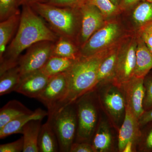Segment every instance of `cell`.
I'll return each mask as SVG.
<instances>
[{
	"instance_id": "37",
	"label": "cell",
	"mask_w": 152,
	"mask_h": 152,
	"mask_svg": "<svg viewBox=\"0 0 152 152\" xmlns=\"http://www.w3.org/2000/svg\"><path fill=\"white\" fill-rule=\"evenodd\" d=\"M47 0H18L19 5H20L30 4L35 2H45ZM49 1V0H48Z\"/></svg>"
},
{
	"instance_id": "25",
	"label": "cell",
	"mask_w": 152,
	"mask_h": 152,
	"mask_svg": "<svg viewBox=\"0 0 152 152\" xmlns=\"http://www.w3.org/2000/svg\"><path fill=\"white\" fill-rule=\"evenodd\" d=\"M70 40L64 37H60L55 44L53 56L77 59L80 56V53Z\"/></svg>"
},
{
	"instance_id": "35",
	"label": "cell",
	"mask_w": 152,
	"mask_h": 152,
	"mask_svg": "<svg viewBox=\"0 0 152 152\" xmlns=\"http://www.w3.org/2000/svg\"><path fill=\"white\" fill-rule=\"evenodd\" d=\"M144 149L148 151H152V127L147 133L144 143Z\"/></svg>"
},
{
	"instance_id": "41",
	"label": "cell",
	"mask_w": 152,
	"mask_h": 152,
	"mask_svg": "<svg viewBox=\"0 0 152 152\" xmlns=\"http://www.w3.org/2000/svg\"><path fill=\"white\" fill-rule=\"evenodd\" d=\"M151 51V52L152 53V48L149 49Z\"/></svg>"
},
{
	"instance_id": "4",
	"label": "cell",
	"mask_w": 152,
	"mask_h": 152,
	"mask_svg": "<svg viewBox=\"0 0 152 152\" xmlns=\"http://www.w3.org/2000/svg\"><path fill=\"white\" fill-rule=\"evenodd\" d=\"M58 141L60 152H70L76 139L77 117L75 103L69 104L48 115Z\"/></svg>"
},
{
	"instance_id": "5",
	"label": "cell",
	"mask_w": 152,
	"mask_h": 152,
	"mask_svg": "<svg viewBox=\"0 0 152 152\" xmlns=\"http://www.w3.org/2000/svg\"><path fill=\"white\" fill-rule=\"evenodd\" d=\"M137 45V36L127 38L118 45L115 69L112 80L118 88H121L134 76Z\"/></svg>"
},
{
	"instance_id": "32",
	"label": "cell",
	"mask_w": 152,
	"mask_h": 152,
	"mask_svg": "<svg viewBox=\"0 0 152 152\" xmlns=\"http://www.w3.org/2000/svg\"><path fill=\"white\" fill-rule=\"evenodd\" d=\"M48 4L53 5L66 7H79L86 0H49Z\"/></svg>"
},
{
	"instance_id": "18",
	"label": "cell",
	"mask_w": 152,
	"mask_h": 152,
	"mask_svg": "<svg viewBox=\"0 0 152 152\" xmlns=\"http://www.w3.org/2000/svg\"><path fill=\"white\" fill-rule=\"evenodd\" d=\"M38 146L40 152H60L56 135L48 121L41 127Z\"/></svg>"
},
{
	"instance_id": "28",
	"label": "cell",
	"mask_w": 152,
	"mask_h": 152,
	"mask_svg": "<svg viewBox=\"0 0 152 152\" xmlns=\"http://www.w3.org/2000/svg\"><path fill=\"white\" fill-rule=\"evenodd\" d=\"M18 0H0V19L1 21L18 11Z\"/></svg>"
},
{
	"instance_id": "22",
	"label": "cell",
	"mask_w": 152,
	"mask_h": 152,
	"mask_svg": "<svg viewBox=\"0 0 152 152\" xmlns=\"http://www.w3.org/2000/svg\"><path fill=\"white\" fill-rule=\"evenodd\" d=\"M21 79L18 65L5 71L0 75V96L15 91Z\"/></svg>"
},
{
	"instance_id": "24",
	"label": "cell",
	"mask_w": 152,
	"mask_h": 152,
	"mask_svg": "<svg viewBox=\"0 0 152 152\" xmlns=\"http://www.w3.org/2000/svg\"><path fill=\"white\" fill-rule=\"evenodd\" d=\"M111 134L106 124L102 123L93 138L92 145L95 152H106L112 145Z\"/></svg>"
},
{
	"instance_id": "40",
	"label": "cell",
	"mask_w": 152,
	"mask_h": 152,
	"mask_svg": "<svg viewBox=\"0 0 152 152\" xmlns=\"http://www.w3.org/2000/svg\"><path fill=\"white\" fill-rule=\"evenodd\" d=\"M147 1L150 2H152V0H146Z\"/></svg>"
},
{
	"instance_id": "8",
	"label": "cell",
	"mask_w": 152,
	"mask_h": 152,
	"mask_svg": "<svg viewBox=\"0 0 152 152\" xmlns=\"http://www.w3.org/2000/svg\"><path fill=\"white\" fill-rule=\"evenodd\" d=\"M54 42L43 41L33 45L19 58L18 65L21 77L42 69L53 56Z\"/></svg>"
},
{
	"instance_id": "39",
	"label": "cell",
	"mask_w": 152,
	"mask_h": 152,
	"mask_svg": "<svg viewBox=\"0 0 152 152\" xmlns=\"http://www.w3.org/2000/svg\"><path fill=\"white\" fill-rule=\"evenodd\" d=\"M112 1V2L115 5H116L118 7V4L119 0H111Z\"/></svg>"
},
{
	"instance_id": "13",
	"label": "cell",
	"mask_w": 152,
	"mask_h": 152,
	"mask_svg": "<svg viewBox=\"0 0 152 152\" xmlns=\"http://www.w3.org/2000/svg\"><path fill=\"white\" fill-rule=\"evenodd\" d=\"M139 119L134 113L129 106L126 104L124 119L118 135L119 151L123 152L128 142H134L141 135Z\"/></svg>"
},
{
	"instance_id": "42",
	"label": "cell",
	"mask_w": 152,
	"mask_h": 152,
	"mask_svg": "<svg viewBox=\"0 0 152 152\" xmlns=\"http://www.w3.org/2000/svg\"></svg>"
},
{
	"instance_id": "31",
	"label": "cell",
	"mask_w": 152,
	"mask_h": 152,
	"mask_svg": "<svg viewBox=\"0 0 152 152\" xmlns=\"http://www.w3.org/2000/svg\"><path fill=\"white\" fill-rule=\"evenodd\" d=\"M23 138L22 137L15 141L1 145L0 152H23Z\"/></svg>"
},
{
	"instance_id": "34",
	"label": "cell",
	"mask_w": 152,
	"mask_h": 152,
	"mask_svg": "<svg viewBox=\"0 0 152 152\" xmlns=\"http://www.w3.org/2000/svg\"><path fill=\"white\" fill-rule=\"evenodd\" d=\"M152 122V108L145 111L139 119L140 126H142Z\"/></svg>"
},
{
	"instance_id": "29",
	"label": "cell",
	"mask_w": 152,
	"mask_h": 152,
	"mask_svg": "<svg viewBox=\"0 0 152 152\" xmlns=\"http://www.w3.org/2000/svg\"><path fill=\"white\" fill-rule=\"evenodd\" d=\"M145 96L143 106L145 111L152 108V75L146 76L144 79Z\"/></svg>"
},
{
	"instance_id": "2",
	"label": "cell",
	"mask_w": 152,
	"mask_h": 152,
	"mask_svg": "<svg viewBox=\"0 0 152 152\" xmlns=\"http://www.w3.org/2000/svg\"><path fill=\"white\" fill-rule=\"evenodd\" d=\"M113 48L89 56H80L75 60L71 67L66 72L67 93L56 111L75 102L85 94L94 90L97 86L100 66Z\"/></svg>"
},
{
	"instance_id": "11",
	"label": "cell",
	"mask_w": 152,
	"mask_h": 152,
	"mask_svg": "<svg viewBox=\"0 0 152 152\" xmlns=\"http://www.w3.org/2000/svg\"><path fill=\"white\" fill-rule=\"evenodd\" d=\"M144 79L133 76L123 85L126 104L129 106L138 119L145 111L143 106L145 96Z\"/></svg>"
},
{
	"instance_id": "36",
	"label": "cell",
	"mask_w": 152,
	"mask_h": 152,
	"mask_svg": "<svg viewBox=\"0 0 152 152\" xmlns=\"http://www.w3.org/2000/svg\"><path fill=\"white\" fill-rule=\"evenodd\" d=\"M146 0H122V6L124 9H128L140 1Z\"/></svg>"
},
{
	"instance_id": "12",
	"label": "cell",
	"mask_w": 152,
	"mask_h": 152,
	"mask_svg": "<svg viewBox=\"0 0 152 152\" xmlns=\"http://www.w3.org/2000/svg\"><path fill=\"white\" fill-rule=\"evenodd\" d=\"M50 77L42 70L28 74L21 77L15 91L28 97L37 99L45 88Z\"/></svg>"
},
{
	"instance_id": "3",
	"label": "cell",
	"mask_w": 152,
	"mask_h": 152,
	"mask_svg": "<svg viewBox=\"0 0 152 152\" xmlns=\"http://www.w3.org/2000/svg\"><path fill=\"white\" fill-rule=\"evenodd\" d=\"M29 5L61 37L70 39L73 38L78 25L77 15L73 8L57 7L45 2H35Z\"/></svg>"
},
{
	"instance_id": "15",
	"label": "cell",
	"mask_w": 152,
	"mask_h": 152,
	"mask_svg": "<svg viewBox=\"0 0 152 152\" xmlns=\"http://www.w3.org/2000/svg\"><path fill=\"white\" fill-rule=\"evenodd\" d=\"M137 39L136 66L134 76L145 78L152 69V53L138 35Z\"/></svg>"
},
{
	"instance_id": "6",
	"label": "cell",
	"mask_w": 152,
	"mask_h": 152,
	"mask_svg": "<svg viewBox=\"0 0 152 152\" xmlns=\"http://www.w3.org/2000/svg\"><path fill=\"white\" fill-rule=\"evenodd\" d=\"M90 92L85 94L76 101L77 117V142H89L94 134L98 121L96 108Z\"/></svg>"
},
{
	"instance_id": "26",
	"label": "cell",
	"mask_w": 152,
	"mask_h": 152,
	"mask_svg": "<svg viewBox=\"0 0 152 152\" xmlns=\"http://www.w3.org/2000/svg\"><path fill=\"white\" fill-rule=\"evenodd\" d=\"M132 18L138 29L147 23L152 22V2L146 1L140 4L134 10Z\"/></svg>"
},
{
	"instance_id": "9",
	"label": "cell",
	"mask_w": 152,
	"mask_h": 152,
	"mask_svg": "<svg viewBox=\"0 0 152 152\" xmlns=\"http://www.w3.org/2000/svg\"><path fill=\"white\" fill-rule=\"evenodd\" d=\"M67 90L66 72L50 77L45 88L37 99L46 107L49 115L58 108L66 97Z\"/></svg>"
},
{
	"instance_id": "33",
	"label": "cell",
	"mask_w": 152,
	"mask_h": 152,
	"mask_svg": "<svg viewBox=\"0 0 152 152\" xmlns=\"http://www.w3.org/2000/svg\"><path fill=\"white\" fill-rule=\"evenodd\" d=\"M70 152H95L92 145L87 142H76L71 146Z\"/></svg>"
},
{
	"instance_id": "14",
	"label": "cell",
	"mask_w": 152,
	"mask_h": 152,
	"mask_svg": "<svg viewBox=\"0 0 152 152\" xmlns=\"http://www.w3.org/2000/svg\"><path fill=\"white\" fill-rule=\"evenodd\" d=\"M48 115V111L38 108L31 113L18 117L0 129V138L4 139L14 134H22V129L27 123L32 120H42Z\"/></svg>"
},
{
	"instance_id": "7",
	"label": "cell",
	"mask_w": 152,
	"mask_h": 152,
	"mask_svg": "<svg viewBox=\"0 0 152 152\" xmlns=\"http://www.w3.org/2000/svg\"><path fill=\"white\" fill-rule=\"evenodd\" d=\"M122 34L121 27L116 22L107 23L82 46L80 56H89L112 48L117 45Z\"/></svg>"
},
{
	"instance_id": "23",
	"label": "cell",
	"mask_w": 152,
	"mask_h": 152,
	"mask_svg": "<svg viewBox=\"0 0 152 152\" xmlns=\"http://www.w3.org/2000/svg\"><path fill=\"white\" fill-rule=\"evenodd\" d=\"M75 60L52 56L42 69L49 77L66 72L71 67Z\"/></svg>"
},
{
	"instance_id": "27",
	"label": "cell",
	"mask_w": 152,
	"mask_h": 152,
	"mask_svg": "<svg viewBox=\"0 0 152 152\" xmlns=\"http://www.w3.org/2000/svg\"><path fill=\"white\" fill-rule=\"evenodd\" d=\"M86 1L97 7L102 13L104 18L113 16L118 11V7L111 0H86Z\"/></svg>"
},
{
	"instance_id": "16",
	"label": "cell",
	"mask_w": 152,
	"mask_h": 152,
	"mask_svg": "<svg viewBox=\"0 0 152 152\" xmlns=\"http://www.w3.org/2000/svg\"><path fill=\"white\" fill-rule=\"evenodd\" d=\"M41 120L30 121L22 129L24 140L23 152H39L38 139L42 127Z\"/></svg>"
},
{
	"instance_id": "21",
	"label": "cell",
	"mask_w": 152,
	"mask_h": 152,
	"mask_svg": "<svg viewBox=\"0 0 152 152\" xmlns=\"http://www.w3.org/2000/svg\"><path fill=\"white\" fill-rule=\"evenodd\" d=\"M118 48V45L114 47L101 64L98 70L96 87L104 82L113 80L115 69Z\"/></svg>"
},
{
	"instance_id": "1",
	"label": "cell",
	"mask_w": 152,
	"mask_h": 152,
	"mask_svg": "<svg viewBox=\"0 0 152 152\" xmlns=\"http://www.w3.org/2000/svg\"><path fill=\"white\" fill-rule=\"evenodd\" d=\"M36 13L30 5H23L18 32L0 61V75L18 65L20 55L26 49L39 42H54L58 39Z\"/></svg>"
},
{
	"instance_id": "17",
	"label": "cell",
	"mask_w": 152,
	"mask_h": 152,
	"mask_svg": "<svg viewBox=\"0 0 152 152\" xmlns=\"http://www.w3.org/2000/svg\"><path fill=\"white\" fill-rule=\"evenodd\" d=\"M104 104L110 114L115 119L119 118L125 111L126 101L119 91L110 89L104 95Z\"/></svg>"
},
{
	"instance_id": "20",
	"label": "cell",
	"mask_w": 152,
	"mask_h": 152,
	"mask_svg": "<svg viewBox=\"0 0 152 152\" xmlns=\"http://www.w3.org/2000/svg\"><path fill=\"white\" fill-rule=\"evenodd\" d=\"M20 11L13 14L0 23V61L6 51V47L13 34L20 18Z\"/></svg>"
},
{
	"instance_id": "30",
	"label": "cell",
	"mask_w": 152,
	"mask_h": 152,
	"mask_svg": "<svg viewBox=\"0 0 152 152\" xmlns=\"http://www.w3.org/2000/svg\"><path fill=\"white\" fill-rule=\"evenodd\" d=\"M138 36L149 49L152 48V22L147 23L138 29Z\"/></svg>"
},
{
	"instance_id": "38",
	"label": "cell",
	"mask_w": 152,
	"mask_h": 152,
	"mask_svg": "<svg viewBox=\"0 0 152 152\" xmlns=\"http://www.w3.org/2000/svg\"><path fill=\"white\" fill-rule=\"evenodd\" d=\"M134 142L129 141L126 144L124 147V152H132L133 149V145H134Z\"/></svg>"
},
{
	"instance_id": "10",
	"label": "cell",
	"mask_w": 152,
	"mask_h": 152,
	"mask_svg": "<svg viewBox=\"0 0 152 152\" xmlns=\"http://www.w3.org/2000/svg\"><path fill=\"white\" fill-rule=\"evenodd\" d=\"M79 8L81 18V25L78 42L81 47L106 23L102 13L96 6L86 1Z\"/></svg>"
},
{
	"instance_id": "19",
	"label": "cell",
	"mask_w": 152,
	"mask_h": 152,
	"mask_svg": "<svg viewBox=\"0 0 152 152\" xmlns=\"http://www.w3.org/2000/svg\"><path fill=\"white\" fill-rule=\"evenodd\" d=\"M33 112L20 101H9L0 110V129L18 117Z\"/></svg>"
}]
</instances>
